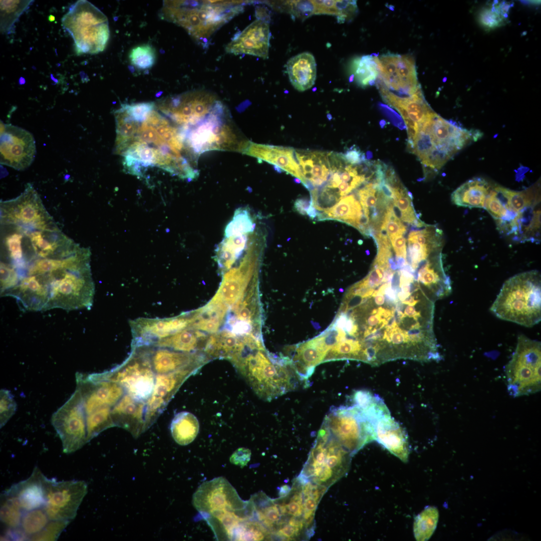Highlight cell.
<instances>
[{"label": "cell", "mask_w": 541, "mask_h": 541, "mask_svg": "<svg viewBox=\"0 0 541 541\" xmlns=\"http://www.w3.org/2000/svg\"><path fill=\"white\" fill-rule=\"evenodd\" d=\"M242 154L265 161L300 179L304 185L306 182L292 147L261 144L249 142Z\"/></svg>", "instance_id": "603a6c76"}, {"label": "cell", "mask_w": 541, "mask_h": 541, "mask_svg": "<svg viewBox=\"0 0 541 541\" xmlns=\"http://www.w3.org/2000/svg\"><path fill=\"white\" fill-rule=\"evenodd\" d=\"M239 1H164L161 19L184 28L196 41L206 43L220 27L241 13Z\"/></svg>", "instance_id": "277c9868"}, {"label": "cell", "mask_w": 541, "mask_h": 541, "mask_svg": "<svg viewBox=\"0 0 541 541\" xmlns=\"http://www.w3.org/2000/svg\"><path fill=\"white\" fill-rule=\"evenodd\" d=\"M19 82L20 84H23L25 83V80L23 78H21Z\"/></svg>", "instance_id": "003e7915"}, {"label": "cell", "mask_w": 541, "mask_h": 541, "mask_svg": "<svg viewBox=\"0 0 541 541\" xmlns=\"http://www.w3.org/2000/svg\"><path fill=\"white\" fill-rule=\"evenodd\" d=\"M153 371L158 374H168L184 369H197L199 360L190 353L175 351L153 345H141Z\"/></svg>", "instance_id": "7402d4cb"}, {"label": "cell", "mask_w": 541, "mask_h": 541, "mask_svg": "<svg viewBox=\"0 0 541 541\" xmlns=\"http://www.w3.org/2000/svg\"><path fill=\"white\" fill-rule=\"evenodd\" d=\"M373 425L375 440L401 461L407 462L409 446L407 435L389 410L381 414Z\"/></svg>", "instance_id": "cb8c5ba5"}, {"label": "cell", "mask_w": 541, "mask_h": 541, "mask_svg": "<svg viewBox=\"0 0 541 541\" xmlns=\"http://www.w3.org/2000/svg\"><path fill=\"white\" fill-rule=\"evenodd\" d=\"M329 152L296 149L295 155L306 183L310 191L323 186L330 173Z\"/></svg>", "instance_id": "d4e9b609"}, {"label": "cell", "mask_w": 541, "mask_h": 541, "mask_svg": "<svg viewBox=\"0 0 541 541\" xmlns=\"http://www.w3.org/2000/svg\"><path fill=\"white\" fill-rule=\"evenodd\" d=\"M291 489L287 485H283L281 487L280 490L279 495L281 497H283L287 496L290 492Z\"/></svg>", "instance_id": "be15d7a7"}, {"label": "cell", "mask_w": 541, "mask_h": 541, "mask_svg": "<svg viewBox=\"0 0 541 541\" xmlns=\"http://www.w3.org/2000/svg\"><path fill=\"white\" fill-rule=\"evenodd\" d=\"M383 100L400 113L406 125L408 143L414 138L420 125L433 112L427 103L421 89L409 97H400L378 85Z\"/></svg>", "instance_id": "d6986e66"}, {"label": "cell", "mask_w": 541, "mask_h": 541, "mask_svg": "<svg viewBox=\"0 0 541 541\" xmlns=\"http://www.w3.org/2000/svg\"><path fill=\"white\" fill-rule=\"evenodd\" d=\"M316 9L313 1H290L289 13L294 18L303 20L315 14Z\"/></svg>", "instance_id": "681fc988"}, {"label": "cell", "mask_w": 541, "mask_h": 541, "mask_svg": "<svg viewBox=\"0 0 541 541\" xmlns=\"http://www.w3.org/2000/svg\"><path fill=\"white\" fill-rule=\"evenodd\" d=\"M353 456L375 440L373 423L358 405L333 407L322 424Z\"/></svg>", "instance_id": "30bf717a"}, {"label": "cell", "mask_w": 541, "mask_h": 541, "mask_svg": "<svg viewBox=\"0 0 541 541\" xmlns=\"http://www.w3.org/2000/svg\"><path fill=\"white\" fill-rule=\"evenodd\" d=\"M498 318L526 327L541 320V277L532 270L506 280L490 308Z\"/></svg>", "instance_id": "5b68a950"}, {"label": "cell", "mask_w": 541, "mask_h": 541, "mask_svg": "<svg viewBox=\"0 0 541 541\" xmlns=\"http://www.w3.org/2000/svg\"><path fill=\"white\" fill-rule=\"evenodd\" d=\"M482 135L478 130L463 128L433 111L420 125L407 148L423 167L435 172L458 151Z\"/></svg>", "instance_id": "7a4b0ae2"}, {"label": "cell", "mask_w": 541, "mask_h": 541, "mask_svg": "<svg viewBox=\"0 0 541 541\" xmlns=\"http://www.w3.org/2000/svg\"><path fill=\"white\" fill-rule=\"evenodd\" d=\"M192 504L210 527L227 514L235 513L250 518L254 511L251 501L241 499L223 477L203 482L193 495Z\"/></svg>", "instance_id": "ba28073f"}, {"label": "cell", "mask_w": 541, "mask_h": 541, "mask_svg": "<svg viewBox=\"0 0 541 541\" xmlns=\"http://www.w3.org/2000/svg\"><path fill=\"white\" fill-rule=\"evenodd\" d=\"M51 423L61 440L64 453L75 452L88 442L86 414L83 398L78 388L70 398L54 413Z\"/></svg>", "instance_id": "5bb4252c"}, {"label": "cell", "mask_w": 541, "mask_h": 541, "mask_svg": "<svg viewBox=\"0 0 541 541\" xmlns=\"http://www.w3.org/2000/svg\"><path fill=\"white\" fill-rule=\"evenodd\" d=\"M510 6L502 2L499 5H493L489 7L483 8L478 15L480 24L488 30L501 26L507 18V12Z\"/></svg>", "instance_id": "60d3db41"}, {"label": "cell", "mask_w": 541, "mask_h": 541, "mask_svg": "<svg viewBox=\"0 0 541 541\" xmlns=\"http://www.w3.org/2000/svg\"><path fill=\"white\" fill-rule=\"evenodd\" d=\"M307 214L312 219H314L317 216H318V213H317V209L314 206L313 202L312 205L307 211Z\"/></svg>", "instance_id": "6125c7cd"}, {"label": "cell", "mask_w": 541, "mask_h": 541, "mask_svg": "<svg viewBox=\"0 0 541 541\" xmlns=\"http://www.w3.org/2000/svg\"><path fill=\"white\" fill-rule=\"evenodd\" d=\"M301 530L289 523L281 526L277 534L285 539H293L300 533Z\"/></svg>", "instance_id": "9f6ffc18"}, {"label": "cell", "mask_w": 541, "mask_h": 541, "mask_svg": "<svg viewBox=\"0 0 541 541\" xmlns=\"http://www.w3.org/2000/svg\"><path fill=\"white\" fill-rule=\"evenodd\" d=\"M541 343L524 335L504 368L507 389L512 397L534 394L541 389Z\"/></svg>", "instance_id": "9c48e42d"}, {"label": "cell", "mask_w": 541, "mask_h": 541, "mask_svg": "<svg viewBox=\"0 0 541 541\" xmlns=\"http://www.w3.org/2000/svg\"><path fill=\"white\" fill-rule=\"evenodd\" d=\"M343 155L346 161L352 165L360 164L366 161L365 154L355 145L349 148Z\"/></svg>", "instance_id": "db71d44e"}, {"label": "cell", "mask_w": 541, "mask_h": 541, "mask_svg": "<svg viewBox=\"0 0 541 541\" xmlns=\"http://www.w3.org/2000/svg\"><path fill=\"white\" fill-rule=\"evenodd\" d=\"M255 225L249 212L245 210L239 209L236 211L233 219L227 225L225 236L228 237L236 234L243 235L252 231Z\"/></svg>", "instance_id": "7bdbcfd3"}, {"label": "cell", "mask_w": 541, "mask_h": 541, "mask_svg": "<svg viewBox=\"0 0 541 541\" xmlns=\"http://www.w3.org/2000/svg\"><path fill=\"white\" fill-rule=\"evenodd\" d=\"M155 50L148 44H143L133 48L129 55L131 64L141 70L151 68L155 63Z\"/></svg>", "instance_id": "b9f144b4"}, {"label": "cell", "mask_w": 541, "mask_h": 541, "mask_svg": "<svg viewBox=\"0 0 541 541\" xmlns=\"http://www.w3.org/2000/svg\"><path fill=\"white\" fill-rule=\"evenodd\" d=\"M353 285L357 303L344 314L354 337L377 361L415 360L437 345L433 330L438 294L423 282L419 267L407 262Z\"/></svg>", "instance_id": "6da1fadb"}, {"label": "cell", "mask_w": 541, "mask_h": 541, "mask_svg": "<svg viewBox=\"0 0 541 541\" xmlns=\"http://www.w3.org/2000/svg\"><path fill=\"white\" fill-rule=\"evenodd\" d=\"M88 378L93 381H110L117 383L128 395L137 401L149 399L153 391L155 378L153 370L143 350L133 347L126 361L119 367L109 372L92 374Z\"/></svg>", "instance_id": "7c38bea8"}, {"label": "cell", "mask_w": 541, "mask_h": 541, "mask_svg": "<svg viewBox=\"0 0 541 541\" xmlns=\"http://www.w3.org/2000/svg\"><path fill=\"white\" fill-rule=\"evenodd\" d=\"M412 196L411 192L405 188L395 200L394 204L400 212V220L408 223H414L418 226H423L422 223L418 222L412 203Z\"/></svg>", "instance_id": "ee69618b"}, {"label": "cell", "mask_w": 541, "mask_h": 541, "mask_svg": "<svg viewBox=\"0 0 541 541\" xmlns=\"http://www.w3.org/2000/svg\"><path fill=\"white\" fill-rule=\"evenodd\" d=\"M1 163L22 170L30 166L36 153L33 135L27 130L1 123Z\"/></svg>", "instance_id": "ac0fdd59"}, {"label": "cell", "mask_w": 541, "mask_h": 541, "mask_svg": "<svg viewBox=\"0 0 541 541\" xmlns=\"http://www.w3.org/2000/svg\"><path fill=\"white\" fill-rule=\"evenodd\" d=\"M312 204L311 199L306 197L297 199L294 204V207L297 212L303 215L307 214V211Z\"/></svg>", "instance_id": "6f0895ef"}, {"label": "cell", "mask_w": 541, "mask_h": 541, "mask_svg": "<svg viewBox=\"0 0 541 541\" xmlns=\"http://www.w3.org/2000/svg\"><path fill=\"white\" fill-rule=\"evenodd\" d=\"M361 204L355 196L351 194L342 197L334 206L320 213L319 219H332L340 220L356 227L363 214Z\"/></svg>", "instance_id": "f546056e"}, {"label": "cell", "mask_w": 541, "mask_h": 541, "mask_svg": "<svg viewBox=\"0 0 541 541\" xmlns=\"http://www.w3.org/2000/svg\"><path fill=\"white\" fill-rule=\"evenodd\" d=\"M48 19H49V21L50 22H54L55 21V18L53 15H50Z\"/></svg>", "instance_id": "e7e4bbea"}, {"label": "cell", "mask_w": 541, "mask_h": 541, "mask_svg": "<svg viewBox=\"0 0 541 541\" xmlns=\"http://www.w3.org/2000/svg\"><path fill=\"white\" fill-rule=\"evenodd\" d=\"M374 58L381 78L378 85L400 97L410 96L421 89L411 56L386 54Z\"/></svg>", "instance_id": "2e32d148"}, {"label": "cell", "mask_w": 541, "mask_h": 541, "mask_svg": "<svg viewBox=\"0 0 541 541\" xmlns=\"http://www.w3.org/2000/svg\"><path fill=\"white\" fill-rule=\"evenodd\" d=\"M115 426L110 407H104L86 415L87 442L104 430Z\"/></svg>", "instance_id": "ab89813d"}, {"label": "cell", "mask_w": 541, "mask_h": 541, "mask_svg": "<svg viewBox=\"0 0 541 541\" xmlns=\"http://www.w3.org/2000/svg\"><path fill=\"white\" fill-rule=\"evenodd\" d=\"M69 522L68 521L51 520L46 527L32 540H57Z\"/></svg>", "instance_id": "c3c4849f"}, {"label": "cell", "mask_w": 541, "mask_h": 541, "mask_svg": "<svg viewBox=\"0 0 541 541\" xmlns=\"http://www.w3.org/2000/svg\"><path fill=\"white\" fill-rule=\"evenodd\" d=\"M46 503L44 507L50 520L71 521L75 518L88 486L83 480L57 481L45 477Z\"/></svg>", "instance_id": "9a60e30c"}, {"label": "cell", "mask_w": 541, "mask_h": 541, "mask_svg": "<svg viewBox=\"0 0 541 541\" xmlns=\"http://www.w3.org/2000/svg\"><path fill=\"white\" fill-rule=\"evenodd\" d=\"M492 186L485 179L475 177L461 184L451 194L452 202L458 206L484 208Z\"/></svg>", "instance_id": "f1b7e54d"}, {"label": "cell", "mask_w": 541, "mask_h": 541, "mask_svg": "<svg viewBox=\"0 0 541 541\" xmlns=\"http://www.w3.org/2000/svg\"><path fill=\"white\" fill-rule=\"evenodd\" d=\"M270 37L268 22L257 19L236 35L225 51L234 55L246 54L267 59Z\"/></svg>", "instance_id": "44dd1931"}, {"label": "cell", "mask_w": 541, "mask_h": 541, "mask_svg": "<svg viewBox=\"0 0 541 541\" xmlns=\"http://www.w3.org/2000/svg\"><path fill=\"white\" fill-rule=\"evenodd\" d=\"M17 404L10 391L2 389L0 392V426L3 427L15 414Z\"/></svg>", "instance_id": "7dc6e473"}, {"label": "cell", "mask_w": 541, "mask_h": 541, "mask_svg": "<svg viewBox=\"0 0 541 541\" xmlns=\"http://www.w3.org/2000/svg\"><path fill=\"white\" fill-rule=\"evenodd\" d=\"M45 476L35 467L31 476L8 490L15 495L23 512L44 507L46 503Z\"/></svg>", "instance_id": "4316f807"}, {"label": "cell", "mask_w": 541, "mask_h": 541, "mask_svg": "<svg viewBox=\"0 0 541 541\" xmlns=\"http://www.w3.org/2000/svg\"><path fill=\"white\" fill-rule=\"evenodd\" d=\"M1 500V520L7 528V532L18 529L24 512L16 496L7 489L2 494Z\"/></svg>", "instance_id": "d590c367"}, {"label": "cell", "mask_w": 541, "mask_h": 541, "mask_svg": "<svg viewBox=\"0 0 541 541\" xmlns=\"http://www.w3.org/2000/svg\"><path fill=\"white\" fill-rule=\"evenodd\" d=\"M76 377L86 415L102 407L114 406L123 397V388L117 383L91 381L80 373L76 374Z\"/></svg>", "instance_id": "ffe728a7"}, {"label": "cell", "mask_w": 541, "mask_h": 541, "mask_svg": "<svg viewBox=\"0 0 541 541\" xmlns=\"http://www.w3.org/2000/svg\"><path fill=\"white\" fill-rule=\"evenodd\" d=\"M352 70L358 84L361 87L372 85L379 76L374 56H363L354 60Z\"/></svg>", "instance_id": "f35d334b"}, {"label": "cell", "mask_w": 541, "mask_h": 541, "mask_svg": "<svg viewBox=\"0 0 541 541\" xmlns=\"http://www.w3.org/2000/svg\"><path fill=\"white\" fill-rule=\"evenodd\" d=\"M199 424L197 418L192 413L183 411L177 414L172 420L170 430L175 441L181 445L192 442L197 436Z\"/></svg>", "instance_id": "d6a6232c"}, {"label": "cell", "mask_w": 541, "mask_h": 541, "mask_svg": "<svg viewBox=\"0 0 541 541\" xmlns=\"http://www.w3.org/2000/svg\"><path fill=\"white\" fill-rule=\"evenodd\" d=\"M250 450L245 447H240L236 449L230 457V462L234 465L243 468L245 466L250 459Z\"/></svg>", "instance_id": "816d5d0a"}, {"label": "cell", "mask_w": 541, "mask_h": 541, "mask_svg": "<svg viewBox=\"0 0 541 541\" xmlns=\"http://www.w3.org/2000/svg\"><path fill=\"white\" fill-rule=\"evenodd\" d=\"M34 1H1V31L13 33L15 24Z\"/></svg>", "instance_id": "8d00e7d4"}, {"label": "cell", "mask_w": 541, "mask_h": 541, "mask_svg": "<svg viewBox=\"0 0 541 541\" xmlns=\"http://www.w3.org/2000/svg\"><path fill=\"white\" fill-rule=\"evenodd\" d=\"M184 131L186 144L197 158L209 151L242 153L249 142L237 130L220 101L205 118Z\"/></svg>", "instance_id": "8992f818"}, {"label": "cell", "mask_w": 541, "mask_h": 541, "mask_svg": "<svg viewBox=\"0 0 541 541\" xmlns=\"http://www.w3.org/2000/svg\"><path fill=\"white\" fill-rule=\"evenodd\" d=\"M294 181L295 182H296L297 183H300L302 182L301 180L300 179L298 178H294Z\"/></svg>", "instance_id": "03108f58"}, {"label": "cell", "mask_w": 541, "mask_h": 541, "mask_svg": "<svg viewBox=\"0 0 541 541\" xmlns=\"http://www.w3.org/2000/svg\"><path fill=\"white\" fill-rule=\"evenodd\" d=\"M396 255L406 257V239L403 235H399L390 238Z\"/></svg>", "instance_id": "11a10c76"}, {"label": "cell", "mask_w": 541, "mask_h": 541, "mask_svg": "<svg viewBox=\"0 0 541 541\" xmlns=\"http://www.w3.org/2000/svg\"><path fill=\"white\" fill-rule=\"evenodd\" d=\"M250 330V325L244 321L236 322L233 326L232 331L237 334H244Z\"/></svg>", "instance_id": "680465c9"}, {"label": "cell", "mask_w": 541, "mask_h": 541, "mask_svg": "<svg viewBox=\"0 0 541 541\" xmlns=\"http://www.w3.org/2000/svg\"><path fill=\"white\" fill-rule=\"evenodd\" d=\"M220 101L206 91H193L171 96L156 107L174 123L185 130L205 118Z\"/></svg>", "instance_id": "4fadbf2b"}, {"label": "cell", "mask_w": 541, "mask_h": 541, "mask_svg": "<svg viewBox=\"0 0 541 541\" xmlns=\"http://www.w3.org/2000/svg\"><path fill=\"white\" fill-rule=\"evenodd\" d=\"M336 4L338 12L337 20L339 23H344L352 19L357 12L356 1H336Z\"/></svg>", "instance_id": "f907efd6"}, {"label": "cell", "mask_w": 541, "mask_h": 541, "mask_svg": "<svg viewBox=\"0 0 541 541\" xmlns=\"http://www.w3.org/2000/svg\"><path fill=\"white\" fill-rule=\"evenodd\" d=\"M304 498L303 510L315 512L319 502L311 496Z\"/></svg>", "instance_id": "91938a15"}, {"label": "cell", "mask_w": 541, "mask_h": 541, "mask_svg": "<svg viewBox=\"0 0 541 541\" xmlns=\"http://www.w3.org/2000/svg\"><path fill=\"white\" fill-rule=\"evenodd\" d=\"M316 67L315 58L310 53L304 52L291 58L286 69L293 87L299 91L311 88L316 79Z\"/></svg>", "instance_id": "83f0119b"}, {"label": "cell", "mask_w": 541, "mask_h": 541, "mask_svg": "<svg viewBox=\"0 0 541 541\" xmlns=\"http://www.w3.org/2000/svg\"><path fill=\"white\" fill-rule=\"evenodd\" d=\"M502 206L495 220L499 232L511 234L528 212L537 207L540 201L539 184L521 191H514L495 185Z\"/></svg>", "instance_id": "e0dca14e"}, {"label": "cell", "mask_w": 541, "mask_h": 541, "mask_svg": "<svg viewBox=\"0 0 541 541\" xmlns=\"http://www.w3.org/2000/svg\"><path fill=\"white\" fill-rule=\"evenodd\" d=\"M245 279L240 270H231L224 277L223 283L213 302L234 303L240 297L244 287Z\"/></svg>", "instance_id": "e575fe53"}, {"label": "cell", "mask_w": 541, "mask_h": 541, "mask_svg": "<svg viewBox=\"0 0 541 541\" xmlns=\"http://www.w3.org/2000/svg\"><path fill=\"white\" fill-rule=\"evenodd\" d=\"M234 364L257 396L265 400L309 385L288 357L270 356L263 348L254 349Z\"/></svg>", "instance_id": "3957f363"}, {"label": "cell", "mask_w": 541, "mask_h": 541, "mask_svg": "<svg viewBox=\"0 0 541 541\" xmlns=\"http://www.w3.org/2000/svg\"><path fill=\"white\" fill-rule=\"evenodd\" d=\"M111 416L115 426L125 428L134 437L147 429L143 404L129 395L122 397L114 406Z\"/></svg>", "instance_id": "484cf974"}, {"label": "cell", "mask_w": 541, "mask_h": 541, "mask_svg": "<svg viewBox=\"0 0 541 541\" xmlns=\"http://www.w3.org/2000/svg\"><path fill=\"white\" fill-rule=\"evenodd\" d=\"M250 316V311L247 308H243L241 309L238 314L239 319L242 320V321H247L248 320H249L251 317Z\"/></svg>", "instance_id": "94428289"}, {"label": "cell", "mask_w": 541, "mask_h": 541, "mask_svg": "<svg viewBox=\"0 0 541 541\" xmlns=\"http://www.w3.org/2000/svg\"><path fill=\"white\" fill-rule=\"evenodd\" d=\"M1 222L27 235L32 232L59 229L31 184L17 197L1 202Z\"/></svg>", "instance_id": "8fae6325"}, {"label": "cell", "mask_w": 541, "mask_h": 541, "mask_svg": "<svg viewBox=\"0 0 541 541\" xmlns=\"http://www.w3.org/2000/svg\"><path fill=\"white\" fill-rule=\"evenodd\" d=\"M23 234L17 231L7 235L5 238V244L11 260L8 263L14 267L19 266L23 261Z\"/></svg>", "instance_id": "f6af8a7d"}, {"label": "cell", "mask_w": 541, "mask_h": 541, "mask_svg": "<svg viewBox=\"0 0 541 541\" xmlns=\"http://www.w3.org/2000/svg\"><path fill=\"white\" fill-rule=\"evenodd\" d=\"M63 27L71 35L77 54L102 52L110 37L107 17L87 1H77L62 19Z\"/></svg>", "instance_id": "52a82bcc"}, {"label": "cell", "mask_w": 541, "mask_h": 541, "mask_svg": "<svg viewBox=\"0 0 541 541\" xmlns=\"http://www.w3.org/2000/svg\"><path fill=\"white\" fill-rule=\"evenodd\" d=\"M51 521L44 507L24 512L20 528L12 532L14 539L31 540Z\"/></svg>", "instance_id": "4dcf8cb0"}, {"label": "cell", "mask_w": 541, "mask_h": 541, "mask_svg": "<svg viewBox=\"0 0 541 541\" xmlns=\"http://www.w3.org/2000/svg\"><path fill=\"white\" fill-rule=\"evenodd\" d=\"M378 183L375 180L368 182L358 191L357 195L362 208L369 210L370 208L373 210L376 209L378 200Z\"/></svg>", "instance_id": "bcb514c9"}, {"label": "cell", "mask_w": 541, "mask_h": 541, "mask_svg": "<svg viewBox=\"0 0 541 541\" xmlns=\"http://www.w3.org/2000/svg\"><path fill=\"white\" fill-rule=\"evenodd\" d=\"M439 513L434 506H427L414 519L413 532L418 541L427 540L434 532L438 521Z\"/></svg>", "instance_id": "74e56055"}, {"label": "cell", "mask_w": 541, "mask_h": 541, "mask_svg": "<svg viewBox=\"0 0 541 541\" xmlns=\"http://www.w3.org/2000/svg\"><path fill=\"white\" fill-rule=\"evenodd\" d=\"M315 6V15L327 14L338 16L336 1H313Z\"/></svg>", "instance_id": "f5cc1de1"}, {"label": "cell", "mask_w": 541, "mask_h": 541, "mask_svg": "<svg viewBox=\"0 0 541 541\" xmlns=\"http://www.w3.org/2000/svg\"><path fill=\"white\" fill-rule=\"evenodd\" d=\"M195 371V370L189 369L168 374H158L155 380L153 391L151 397L165 405L182 383Z\"/></svg>", "instance_id": "1f68e13d"}, {"label": "cell", "mask_w": 541, "mask_h": 541, "mask_svg": "<svg viewBox=\"0 0 541 541\" xmlns=\"http://www.w3.org/2000/svg\"><path fill=\"white\" fill-rule=\"evenodd\" d=\"M201 336L198 332L184 328L166 337L152 341L144 345L150 344L166 347L175 351L190 353L194 351Z\"/></svg>", "instance_id": "836d02e7"}]
</instances>
